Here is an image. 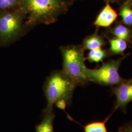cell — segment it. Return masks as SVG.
I'll return each instance as SVG.
<instances>
[{
	"label": "cell",
	"instance_id": "1",
	"mask_svg": "<svg viewBox=\"0 0 132 132\" xmlns=\"http://www.w3.org/2000/svg\"><path fill=\"white\" fill-rule=\"evenodd\" d=\"M64 0H20L19 9L26 18L27 26L49 24L66 10Z\"/></svg>",
	"mask_w": 132,
	"mask_h": 132
},
{
	"label": "cell",
	"instance_id": "2",
	"mask_svg": "<svg viewBox=\"0 0 132 132\" xmlns=\"http://www.w3.org/2000/svg\"><path fill=\"white\" fill-rule=\"evenodd\" d=\"M63 61V72L75 84L83 83L88 79L87 67L81 48L77 47H67L61 48Z\"/></svg>",
	"mask_w": 132,
	"mask_h": 132
},
{
	"label": "cell",
	"instance_id": "3",
	"mask_svg": "<svg viewBox=\"0 0 132 132\" xmlns=\"http://www.w3.org/2000/svg\"><path fill=\"white\" fill-rule=\"evenodd\" d=\"M75 84L63 72L52 74L47 80L45 88L48 107H52L59 100L68 99Z\"/></svg>",
	"mask_w": 132,
	"mask_h": 132
},
{
	"label": "cell",
	"instance_id": "4",
	"mask_svg": "<svg viewBox=\"0 0 132 132\" xmlns=\"http://www.w3.org/2000/svg\"><path fill=\"white\" fill-rule=\"evenodd\" d=\"M24 19L19 9L2 11L0 14V41L6 43L17 38L22 32Z\"/></svg>",
	"mask_w": 132,
	"mask_h": 132
},
{
	"label": "cell",
	"instance_id": "5",
	"mask_svg": "<svg viewBox=\"0 0 132 132\" xmlns=\"http://www.w3.org/2000/svg\"><path fill=\"white\" fill-rule=\"evenodd\" d=\"M119 62H110L104 64L98 69H86L88 80L94 81L100 84L113 85L123 82V79L118 73Z\"/></svg>",
	"mask_w": 132,
	"mask_h": 132
},
{
	"label": "cell",
	"instance_id": "6",
	"mask_svg": "<svg viewBox=\"0 0 132 132\" xmlns=\"http://www.w3.org/2000/svg\"><path fill=\"white\" fill-rule=\"evenodd\" d=\"M116 96L115 110H125L128 104L132 101V81L122 82L114 90Z\"/></svg>",
	"mask_w": 132,
	"mask_h": 132
},
{
	"label": "cell",
	"instance_id": "7",
	"mask_svg": "<svg viewBox=\"0 0 132 132\" xmlns=\"http://www.w3.org/2000/svg\"><path fill=\"white\" fill-rule=\"evenodd\" d=\"M118 14L108 3L101 10L94 22V24L101 27H108L115 21Z\"/></svg>",
	"mask_w": 132,
	"mask_h": 132
},
{
	"label": "cell",
	"instance_id": "8",
	"mask_svg": "<svg viewBox=\"0 0 132 132\" xmlns=\"http://www.w3.org/2000/svg\"><path fill=\"white\" fill-rule=\"evenodd\" d=\"M103 42L100 37L97 35L90 36L86 38L84 42V48L92 51L101 48Z\"/></svg>",
	"mask_w": 132,
	"mask_h": 132
},
{
	"label": "cell",
	"instance_id": "9",
	"mask_svg": "<svg viewBox=\"0 0 132 132\" xmlns=\"http://www.w3.org/2000/svg\"><path fill=\"white\" fill-rule=\"evenodd\" d=\"M111 116V114L103 121L94 122L86 125L84 127L85 132H108L106 127V122Z\"/></svg>",
	"mask_w": 132,
	"mask_h": 132
},
{
	"label": "cell",
	"instance_id": "10",
	"mask_svg": "<svg viewBox=\"0 0 132 132\" xmlns=\"http://www.w3.org/2000/svg\"><path fill=\"white\" fill-rule=\"evenodd\" d=\"M110 49L115 53H120L123 52L127 47L125 40L119 38L113 39L110 40Z\"/></svg>",
	"mask_w": 132,
	"mask_h": 132
},
{
	"label": "cell",
	"instance_id": "11",
	"mask_svg": "<svg viewBox=\"0 0 132 132\" xmlns=\"http://www.w3.org/2000/svg\"><path fill=\"white\" fill-rule=\"evenodd\" d=\"M119 15L122 17L123 22L126 25L132 24V10L130 5L125 4L123 5Z\"/></svg>",
	"mask_w": 132,
	"mask_h": 132
},
{
	"label": "cell",
	"instance_id": "12",
	"mask_svg": "<svg viewBox=\"0 0 132 132\" xmlns=\"http://www.w3.org/2000/svg\"><path fill=\"white\" fill-rule=\"evenodd\" d=\"M106 56V52L102 48L95 50L90 51L88 53L87 58L92 62L98 63L102 61Z\"/></svg>",
	"mask_w": 132,
	"mask_h": 132
},
{
	"label": "cell",
	"instance_id": "13",
	"mask_svg": "<svg viewBox=\"0 0 132 132\" xmlns=\"http://www.w3.org/2000/svg\"><path fill=\"white\" fill-rule=\"evenodd\" d=\"M20 0H0V11L18 9Z\"/></svg>",
	"mask_w": 132,
	"mask_h": 132
},
{
	"label": "cell",
	"instance_id": "14",
	"mask_svg": "<svg viewBox=\"0 0 132 132\" xmlns=\"http://www.w3.org/2000/svg\"><path fill=\"white\" fill-rule=\"evenodd\" d=\"M113 33L117 38L126 40L129 37L130 31L126 27L119 25L114 29Z\"/></svg>",
	"mask_w": 132,
	"mask_h": 132
},
{
	"label": "cell",
	"instance_id": "15",
	"mask_svg": "<svg viewBox=\"0 0 132 132\" xmlns=\"http://www.w3.org/2000/svg\"><path fill=\"white\" fill-rule=\"evenodd\" d=\"M43 126L46 132H53L52 126V119L49 117L46 118L42 123Z\"/></svg>",
	"mask_w": 132,
	"mask_h": 132
},
{
	"label": "cell",
	"instance_id": "16",
	"mask_svg": "<svg viewBox=\"0 0 132 132\" xmlns=\"http://www.w3.org/2000/svg\"><path fill=\"white\" fill-rule=\"evenodd\" d=\"M117 132H132V121L120 127Z\"/></svg>",
	"mask_w": 132,
	"mask_h": 132
},
{
	"label": "cell",
	"instance_id": "17",
	"mask_svg": "<svg viewBox=\"0 0 132 132\" xmlns=\"http://www.w3.org/2000/svg\"><path fill=\"white\" fill-rule=\"evenodd\" d=\"M56 104V106L61 109L64 110L66 108V101L64 99H60L58 100L55 103Z\"/></svg>",
	"mask_w": 132,
	"mask_h": 132
},
{
	"label": "cell",
	"instance_id": "18",
	"mask_svg": "<svg viewBox=\"0 0 132 132\" xmlns=\"http://www.w3.org/2000/svg\"><path fill=\"white\" fill-rule=\"evenodd\" d=\"M36 132H46L43 126L42 123L38 125L36 127Z\"/></svg>",
	"mask_w": 132,
	"mask_h": 132
},
{
	"label": "cell",
	"instance_id": "19",
	"mask_svg": "<svg viewBox=\"0 0 132 132\" xmlns=\"http://www.w3.org/2000/svg\"><path fill=\"white\" fill-rule=\"evenodd\" d=\"M106 1H107L109 2H116V1H117L118 0H105Z\"/></svg>",
	"mask_w": 132,
	"mask_h": 132
},
{
	"label": "cell",
	"instance_id": "20",
	"mask_svg": "<svg viewBox=\"0 0 132 132\" xmlns=\"http://www.w3.org/2000/svg\"><path fill=\"white\" fill-rule=\"evenodd\" d=\"M130 2H131V3L132 4V0H130Z\"/></svg>",
	"mask_w": 132,
	"mask_h": 132
}]
</instances>
